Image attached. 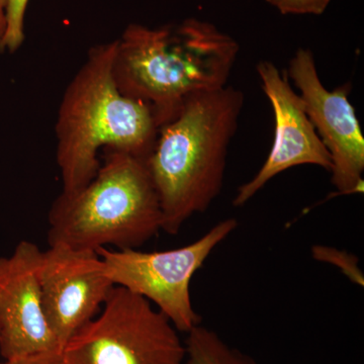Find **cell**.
<instances>
[{"mask_svg":"<svg viewBox=\"0 0 364 364\" xmlns=\"http://www.w3.org/2000/svg\"><path fill=\"white\" fill-rule=\"evenodd\" d=\"M237 227V220L229 218L193 243L171 250L144 252L138 249L100 248L97 252L114 286L148 299L169 318L177 331L188 334L202 324V317L191 301V280L215 248Z\"/></svg>","mask_w":364,"mask_h":364,"instance_id":"6","label":"cell"},{"mask_svg":"<svg viewBox=\"0 0 364 364\" xmlns=\"http://www.w3.org/2000/svg\"><path fill=\"white\" fill-rule=\"evenodd\" d=\"M92 179L61 193L48 215L50 245L97 251L138 249L162 231V212L145 160L105 149Z\"/></svg>","mask_w":364,"mask_h":364,"instance_id":"4","label":"cell"},{"mask_svg":"<svg viewBox=\"0 0 364 364\" xmlns=\"http://www.w3.org/2000/svg\"><path fill=\"white\" fill-rule=\"evenodd\" d=\"M7 0H0V41L4 38L6 28V11Z\"/></svg>","mask_w":364,"mask_h":364,"instance_id":"16","label":"cell"},{"mask_svg":"<svg viewBox=\"0 0 364 364\" xmlns=\"http://www.w3.org/2000/svg\"><path fill=\"white\" fill-rule=\"evenodd\" d=\"M314 259L330 263L341 270L345 277L354 284L364 286V275L358 265V258L353 254L329 246L315 245L312 247Z\"/></svg>","mask_w":364,"mask_h":364,"instance_id":"13","label":"cell"},{"mask_svg":"<svg viewBox=\"0 0 364 364\" xmlns=\"http://www.w3.org/2000/svg\"><path fill=\"white\" fill-rule=\"evenodd\" d=\"M184 364H259L202 324L188 333Z\"/></svg>","mask_w":364,"mask_h":364,"instance_id":"11","label":"cell"},{"mask_svg":"<svg viewBox=\"0 0 364 364\" xmlns=\"http://www.w3.org/2000/svg\"><path fill=\"white\" fill-rule=\"evenodd\" d=\"M38 280L46 318L62 348L100 313L114 287L97 252L61 244L41 253Z\"/></svg>","mask_w":364,"mask_h":364,"instance_id":"8","label":"cell"},{"mask_svg":"<svg viewBox=\"0 0 364 364\" xmlns=\"http://www.w3.org/2000/svg\"><path fill=\"white\" fill-rule=\"evenodd\" d=\"M0 364H61L60 355L37 356V358L18 359V360H4L0 358Z\"/></svg>","mask_w":364,"mask_h":364,"instance_id":"15","label":"cell"},{"mask_svg":"<svg viewBox=\"0 0 364 364\" xmlns=\"http://www.w3.org/2000/svg\"><path fill=\"white\" fill-rule=\"evenodd\" d=\"M186 343L148 299L114 286L102 310L64 345L61 364H184Z\"/></svg>","mask_w":364,"mask_h":364,"instance_id":"5","label":"cell"},{"mask_svg":"<svg viewBox=\"0 0 364 364\" xmlns=\"http://www.w3.org/2000/svg\"><path fill=\"white\" fill-rule=\"evenodd\" d=\"M42 250L21 241L0 257V358L60 355L62 347L48 324L41 299L38 265Z\"/></svg>","mask_w":364,"mask_h":364,"instance_id":"9","label":"cell"},{"mask_svg":"<svg viewBox=\"0 0 364 364\" xmlns=\"http://www.w3.org/2000/svg\"><path fill=\"white\" fill-rule=\"evenodd\" d=\"M243 107V92L228 85L191 95L176 117L160 127L145 162L161 207L162 231L178 234L221 193L228 150Z\"/></svg>","mask_w":364,"mask_h":364,"instance_id":"2","label":"cell"},{"mask_svg":"<svg viewBox=\"0 0 364 364\" xmlns=\"http://www.w3.org/2000/svg\"><path fill=\"white\" fill-rule=\"evenodd\" d=\"M116 40L91 48L67 86L56 126V160L62 193L85 188L95 176L100 149H114L145 160L159 126L152 109L119 92L112 77Z\"/></svg>","mask_w":364,"mask_h":364,"instance_id":"3","label":"cell"},{"mask_svg":"<svg viewBox=\"0 0 364 364\" xmlns=\"http://www.w3.org/2000/svg\"><path fill=\"white\" fill-rule=\"evenodd\" d=\"M239 51L234 38L208 21L132 23L116 40L112 77L122 95L152 109L160 129L191 95L228 85Z\"/></svg>","mask_w":364,"mask_h":364,"instance_id":"1","label":"cell"},{"mask_svg":"<svg viewBox=\"0 0 364 364\" xmlns=\"http://www.w3.org/2000/svg\"><path fill=\"white\" fill-rule=\"evenodd\" d=\"M30 0H7L6 28L0 41V51H18L25 41V16Z\"/></svg>","mask_w":364,"mask_h":364,"instance_id":"12","label":"cell"},{"mask_svg":"<svg viewBox=\"0 0 364 364\" xmlns=\"http://www.w3.org/2000/svg\"><path fill=\"white\" fill-rule=\"evenodd\" d=\"M293 80L306 112L332 160L331 181L339 195L363 193L364 136L349 100L351 85L329 90L318 76L313 52L299 48L289 60Z\"/></svg>","mask_w":364,"mask_h":364,"instance_id":"7","label":"cell"},{"mask_svg":"<svg viewBox=\"0 0 364 364\" xmlns=\"http://www.w3.org/2000/svg\"><path fill=\"white\" fill-rule=\"evenodd\" d=\"M261 87L274 114V139L261 168L237 189L234 207H243L275 176L301 165H314L331 171L332 160L306 114L303 100L287 73L272 61L256 65Z\"/></svg>","mask_w":364,"mask_h":364,"instance_id":"10","label":"cell"},{"mask_svg":"<svg viewBox=\"0 0 364 364\" xmlns=\"http://www.w3.org/2000/svg\"><path fill=\"white\" fill-rule=\"evenodd\" d=\"M332 0H267L282 14H313L321 16Z\"/></svg>","mask_w":364,"mask_h":364,"instance_id":"14","label":"cell"}]
</instances>
